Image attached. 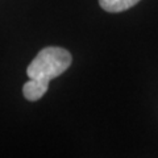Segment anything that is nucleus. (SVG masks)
Wrapping results in <instances>:
<instances>
[{"label": "nucleus", "instance_id": "nucleus-1", "mask_svg": "<svg viewBox=\"0 0 158 158\" xmlns=\"http://www.w3.org/2000/svg\"><path fill=\"white\" fill-rule=\"evenodd\" d=\"M73 62L70 52L63 48L48 46L40 52L27 69L29 79L49 85L52 79L63 74Z\"/></svg>", "mask_w": 158, "mask_h": 158}, {"label": "nucleus", "instance_id": "nucleus-2", "mask_svg": "<svg viewBox=\"0 0 158 158\" xmlns=\"http://www.w3.org/2000/svg\"><path fill=\"white\" fill-rule=\"evenodd\" d=\"M48 87L49 85H45V83L40 81H34V79H29L23 87V94L27 100L36 102L45 95L48 91Z\"/></svg>", "mask_w": 158, "mask_h": 158}, {"label": "nucleus", "instance_id": "nucleus-3", "mask_svg": "<svg viewBox=\"0 0 158 158\" xmlns=\"http://www.w3.org/2000/svg\"><path fill=\"white\" fill-rule=\"evenodd\" d=\"M140 2V0H99L100 7L107 12H123L132 8L133 6Z\"/></svg>", "mask_w": 158, "mask_h": 158}]
</instances>
